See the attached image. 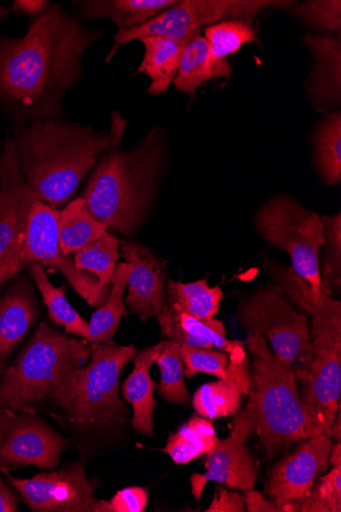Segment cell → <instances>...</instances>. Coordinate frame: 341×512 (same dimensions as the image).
Listing matches in <instances>:
<instances>
[{
	"label": "cell",
	"mask_w": 341,
	"mask_h": 512,
	"mask_svg": "<svg viewBox=\"0 0 341 512\" xmlns=\"http://www.w3.org/2000/svg\"><path fill=\"white\" fill-rule=\"evenodd\" d=\"M69 441L34 412L0 410V470H56Z\"/></svg>",
	"instance_id": "obj_13"
},
{
	"label": "cell",
	"mask_w": 341,
	"mask_h": 512,
	"mask_svg": "<svg viewBox=\"0 0 341 512\" xmlns=\"http://www.w3.org/2000/svg\"><path fill=\"white\" fill-rule=\"evenodd\" d=\"M245 495L217 488L215 497L206 512H245Z\"/></svg>",
	"instance_id": "obj_41"
},
{
	"label": "cell",
	"mask_w": 341,
	"mask_h": 512,
	"mask_svg": "<svg viewBox=\"0 0 341 512\" xmlns=\"http://www.w3.org/2000/svg\"><path fill=\"white\" fill-rule=\"evenodd\" d=\"M139 41L144 46V56L138 73L150 77V95L161 96L168 91L179 72L186 45L156 36L143 37Z\"/></svg>",
	"instance_id": "obj_25"
},
{
	"label": "cell",
	"mask_w": 341,
	"mask_h": 512,
	"mask_svg": "<svg viewBox=\"0 0 341 512\" xmlns=\"http://www.w3.org/2000/svg\"><path fill=\"white\" fill-rule=\"evenodd\" d=\"M227 380L202 386L193 396L194 409L209 421L234 415L242 402V395L250 392V359L248 356L229 358Z\"/></svg>",
	"instance_id": "obj_19"
},
{
	"label": "cell",
	"mask_w": 341,
	"mask_h": 512,
	"mask_svg": "<svg viewBox=\"0 0 341 512\" xmlns=\"http://www.w3.org/2000/svg\"><path fill=\"white\" fill-rule=\"evenodd\" d=\"M120 255L132 266L125 305L142 322L158 316L167 299L163 264L150 248L134 241H121Z\"/></svg>",
	"instance_id": "obj_17"
},
{
	"label": "cell",
	"mask_w": 341,
	"mask_h": 512,
	"mask_svg": "<svg viewBox=\"0 0 341 512\" xmlns=\"http://www.w3.org/2000/svg\"><path fill=\"white\" fill-rule=\"evenodd\" d=\"M255 422L254 409L248 403L234 418L230 436L219 439L207 453V473L191 477L192 494L196 499H201L209 482L224 484L234 490L254 489L258 478V461L247 441L254 431Z\"/></svg>",
	"instance_id": "obj_15"
},
{
	"label": "cell",
	"mask_w": 341,
	"mask_h": 512,
	"mask_svg": "<svg viewBox=\"0 0 341 512\" xmlns=\"http://www.w3.org/2000/svg\"><path fill=\"white\" fill-rule=\"evenodd\" d=\"M314 488L331 508V512L341 511V467L333 468Z\"/></svg>",
	"instance_id": "obj_40"
},
{
	"label": "cell",
	"mask_w": 341,
	"mask_h": 512,
	"mask_svg": "<svg viewBox=\"0 0 341 512\" xmlns=\"http://www.w3.org/2000/svg\"><path fill=\"white\" fill-rule=\"evenodd\" d=\"M274 0H180L148 22L117 32L105 62L111 63L122 46L143 37L156 36L187 44L209 26L228 20L253 22L264 10L281 8Z\"/></svg>",
	"instance_id": "obj_9"
},
{
	"label": "cell",
	"mask_w": 341,
	"mask_h": 512,
	"mask_svg": "<svg viewBox=\"0 0 341 512\" xmlns=\"http://www.w3.org/2000/svg\"><path fill=\"white\" fill-rule=\"evenodd\" d=\"M223 298V291L219 287H209L207 278L189 284L170 279L167 283L165 307L200 320H208L218 313Z\"/></svg>",
	"instance_id": "obj_27"
},
{
	"label": "cell",
	"mask_w": 341,
	"mask_h": 512,
	"mask_svg": "<svg viewBox=\"0 0 341 512\" xmlns=\"http://www.w3.org/2000/svg\"><path fill=\"white\" fill-rule=\"evenodd\" d=\"M127 121L112 115L111 141L89 173L80 198L108 231L133 237L158 199L167 161L165 133L154 128L129 151L121 148Z\"/></svg>",
	"instance_id": "obj_2"
},
{
	"label": "cell",
	"mask_w": 341,
	"mask_h": 512,
	"mask_svg": "<svg viewBox=\"0 0 341 512\" xmlns=\"http://www.w3.org/2000/svg\"><path fill=\"white\" fill-rule=\"evenodd\" d=\"M180 352L184 362V376L186 378L191 379L198 374H207L220 380H227L229 364L227 353L185 345H180Z\"/></svg>",
	"instance_id": "obj_37"
},
{
	"label": "cell",
	"mask_w": 341,
	"mask_h": 512,
	"mask_svg": "<svg viewBox=\"0 0 341 512\" xmlns=\"http://www.w3.org/2000/svg\"><path fill=\"white\" fill-rule=\"evenodd\" d=\"M36 197L26 184L12 134L0 155V290L22 271L21 253Z\"/></svg>",
	"instance_id": "obj_12"
},
{
	"label": "cell",
	"mask_w": 341,
	"mask_h": 512,
	"mask_svg": "<svg viewBox=\"0 0 341 512\" xmlns=\"http://www.w3.org/2000/svg\"><path fill=\"white\" fill-rule=\"evenodd\" d=\"M304 42L314 58L308 90L319 108H330L341 101L340 36L307 35Z\"/></svg>",
	"instance_id": "obj_20"
},
{
	"label": "cell",
	"mask_w": 341,
	"mask_h": 512,
	"mask_svg": "<svg viewBox=\"0 0 341 512\" xmlns=\"http://www.w3.org/2000/svg\"><path fill=\"white\" fill-rule=\"evenodd\" d=\"M332 438L326 434L299 442L270 470L265 493L277 502L299 501L307 496L316 480L329 468Z\"/></svg>",
	"instance_id": "obj_16"
},
{
	"label": "cell",
	"mask_w": 341,
	"mask_h": 512,
	"mask_svg": "<svg viewBox=\"0 0 341 512\" xmlns=\"http://www.w3.org/2000/svg\"><path fill=\"white\" fill-rule=\"evenodd\" d=\"M39 307L33 283L23 275L0 297V377L33 328Z\"/></svg>",
	"instance_id": "obj_18"
},
{
	"label": "cell",
	"mask_w": 341,
	"mask_h": 512,
	"mask_svg": "<svg viewBox=\"0 0 341 512\" xmlns=\"http://www.w3.org/2000/svg\"><path fill=\"white\" fill-rule=\"evenodd\" d=\"M329 463L332 464L333 468L341 467V444L340 441H337L335 445H332L330 456H329Z\"/></svg>",
	"instance_id": "obj_44"
},
{
	"label": "cell",
	"mask_w": 341,
	"mask_h": 512,
	"mask_svg": "<svg viewBox=\"0 0 341 512\" xmlns=\"http://www.w3.org/2000/svg\"><path fill=\"white\" fill-rule=\"evenodd\" d=\"M236 317L248 333L267 337L286 366H295L311 340L308 317L291 306L280 287L263 288L242 299Z\"/></svg>",
	"instance_id": "obj_10"
},
{
	"label": "cell",
	"mask_w": 341,
	"mask_h": 512,
	"mask_svg": "<svg viewBox=\"0 0 341 512\" xmlns=\"http://www.w3.org/2000/svg\"><path fill=\"white\" fill-rule=\"evenodd\" d=\"M175 3L176 0H77L72 14L81 23L111 19L118 32H124L148 22Z\"/></svg>",
	"instance_id": "obj_23"
},
{
	"label": "cell",
	"mask_w": 341,
	"mask_h": 512,
	"mask_svg": "<svg viewBox=\"0 0 341 512\" xmlns=\"http://www.w3.org/2000/svg\"><path fill=\"white\" fill-rule=\"evenodd\" d=\"M246 509L249 512H298L300 504L296 500L277 502L267 500L263 494L254 489L245 493Z\"/></svg>",
	"instance_id": "obj_39"
},
{
	"label": "cell",
	"mask_w": 341,
	"mask_h": 512,
	"mask_svg": "<svg viewBox=\"0 0 341 512\" xmlns=\"http://www.w3.org/2000/svg\"><path fill=\"white\" fill-rule=\"evenodd\" d=\"M2 472L34 512H109L108 501L96 498V486L81 461L29 480L15 478L7 470Z\"/></svg>",
	"instance_id": "obj_14"
},
{
	"label": "cell",
	"mask_w": 341,
	"mask_h": 512,
	"mask_svg": "<svg viewBox=\"0 0 341 512\" xmlns=\"http://www.w3.org/2000/svg\"><path fill=\"white\" fill-rule=\"evenodd\" d=\"M162 347L163 341L138 351L134 358L133 371L122 388L124 399L133 408V430L148 437L154 436V412L157 407L154 397L157 384L151 378V368Z\"/></svg>",
	"instance_id": "obj_21"
},
{
	"label": "cell",
	"mask_w": 341,
	"mask_h": 512,
	"mask_svg": "<svg viewBox=\"0 0 341 512\" xmlns=\"http://www.w3.org/2000/svg\"><path fill=\"white\" fill-rule=\"evenodd\" d=\"M102 35L60 4L33 19L23 37L0 35V108L12 127L66 118L65 99L84 79V56Z\"/></svg>",
	"instance_id": "obj_1"
},
{
	"label": "cell",
	"mask_w": 341,
	"mask_h": 512,
	"mask_svg": "<svg viewBox=\"0 0 341 512\" xmlns=\"http://www.w3.org/2000/svg\"><path fill=\"white\" fill-rule=\"evenodd\" d=\"M132 266L118 264L112 282V290L106 304L95 311L89 324L90 343L100 344L111 341L119 329L123 316L127 315L123 301Z\"/></svg>",
	"instance_id": "obj_29"
},
{
	"label": "cell",
	"mask_w": 341,
	"mask_h": 512,
	"mask_svg": "<svg viewBox=\"0 0 341 512\" xmlns=\"http://www.w3.org/2000/svg\"><path fill=\"white\" fill-rule=\"evenodd\" d=\"M121 240L107 231L101 238L74 253L76 267L100 279L101 285H112L120 255Z\"/></svg>",
	"instance_id": "obj_32"
},
{
	"label": "cell",
	"mask_w": 341,
	"mask_h": 512,
	"mask_svg": "<svg viewBox=\"0 0 341 512\" xmlns=\"http://www.w3.org/2000/svg\"><path fill=\"white\" fill-rule=\"evenodd\" d=\"M58 225L60 246L68 256L101 238L108 231L103 223L90 215L80 197L60 210Z\"/></svg>",
	"instance_id": "obj_28"
},
{
	"label": "cell",
	"mask_w": 341,
	"mask_h": 512,
	"mask_svg": "<svg viewBox=\"0 0 341 512\" xmlns=\"http://www.w3.org/2000/svg\"><path fill=\"white\" fill-rule=\"evenodd\" d=\"M325 234V253L320 270L322 285L333 294L341 286V214L322 217Z\"/></svg>",
	"instance_id": "obj_36"
},
{
	"label": "cell",
	"mask_w": 341,
	"mask_h": 512,
	"mask_svg": "<svg viewBox=\"0 0 341 512\" xmlns=\"http://www.w3.org/2000/svg\"><path fill=\"white\" fill-rule=\"evenodd\" d=\"M12 9L0 5V20L6 19L11 14Z\"/></svg>",
	"instance_id": "obj_46"
},
{
	"label": "cell",
	"mask_w": 341,
	"mask_h": 512,
	"mask_svg": "<svg viewBox=\"0 0 341 512\" xmlns=\"http://www.w3.org/2000/svg\"><path fill=\"white\" fill-rule=\"evenodd\" d=\"M52 7L48 0H14L13 10L16 14L33 17L34 19L46 13Z\"/></svg>",
	"instance_id": "obj_42"
},
{
	"label": "cell",
	"mask_w": 341,
	"mask_h": 512,
	"mask_svg": "<svg viewBox=\"0 0 341 512\" xmlns=\"http://www.w3.org/2000/svg\"><path fill=\"white\" fill-rule=\"evenodd\" d=\"M280 9L300 18L305 24L326 32H338L341 28L340 0H312L299 4L284 2Z\"/></svg>",
	"instance_id": "obj_35"
},
{
	"label": "cell",
	"mask_w": 341,
	"mask_h": 512,
	"mask_svg": "<svg viewBox=\"0 0 341 512\" xmlns=\"http://www.w3.org/2000/svg\"><path fill=\"white\" fill-rule=\"evenodd\" d=\"M13 132L26 184L39 201L58 210L73 200L111 141L110 131L66 118H36Z\"/></svg>",
	"instance_id": "obj_3"
},
{
	"label": "cell",
	"mask_w": 341,
	"mask_h": 512,
	"mask_svg": "<svg viewBox=\"0 0 341 512\" xmlns=\"http://www.w3.org/2000/svg\"><path fill=\"white\" fill-rule=\"evenodd\" d=\"M133 346L113 340L91 343V356L51 401L67 420L80 427L122 423L127 409L119 396V377L137 355Z\"/></svg>",
	"instance_id": "obj_6"
},
{
	"label": "cell",
	"mask_w": 341,
	"mask_h": 512,
	"mask_svg": "<svg viewBox=\"0 0 341 512\" xmlns=\"http://www.w3.org/2000/svg\"><path fill=\"white\" fill-rule=\"evenodd\" d=\"M252 355L250 400L254 431L270 459L303 440L325 434L307 413L297 388L295 366H286L272 353L265 337L248 333Z\"/></svg>",
	"instance_id": "obj_4"
},
{
	"label": "cell",
	"mask_w": 341,
	"mask_h": 512,
	"mask_svg": "<svg viewBox=\"0 0 341 512\" xmlns=\"http://www.w3.org/2000/svg\"><path fill=\"white\" fill-rule=\"evenodd\" d=\"M155 363L161 371L159 394L169 403L187 405L189 394L183 380L184 362L180 344L172 340H164Z\"/></svg>",
	"instance_id": "obj_34"
},
{
	"label": "cell",
	"mask_w": 341,
	"mask_h": 512,
	"mask_svg": "<svg viewBox=\"0 0 341 512\" xmlns=\"http://www.w3.org/2000/svg\"><path fill=\"white\" fill-rule=\"evenodd\" d=\"M310 336L295 364L296 378L307 413L331 437L341 392V319L313 318Z\"/></svg>",
	"instance_id": "obj_8"
},
{
	"label": "cell",
	"mask_w": 341,
	"mask_h": 512,
	"mask_svg": "<svg viewBox=\"0 0 341 512\" xmlns=\"http://www.w3.org/2000/svg\"><path fill=\"white\" fill-rule=\"evenodd\" d=\"M230 76L229 61H214L207 40L200 35L186 44L173 84L193 101L197 98V90L207 81L220 77L229 79Z\"/></svg>",
	"instance_id": "obj_24"
},
{
	"label": "cell",
	"mask_w": 341,
	"mask_h": 512,
	"mask_svg": "<svg viewBox=\"0 0 341 512\" xmlns=\"http://www.w3.org/2000/svg\"><path fill=\"white\" fill-rule=\"evenodd\" d=\"M255 225L270 247L288 254L292 271L319 296L322 286L319 254L325 245L322 218L295 199L277 196L261 207Z\"/></svg>",
	"instance_id": "obj_7"
},
{
	"label": "cell",
	"mask_w": 341,
	"mask_h": 512,
	"mask_svg": "<svg viewBox=\"0 0 341 512\" xmlns=\"http://www.w3.org/2000/svg\"><path fill=\"white\" fill-rule=\"evenodd\" d=\"M19 503L13 490L0 478V512H16Z\"/></svg>",
	"instance_id": "obj_43"
},
{
	"label": "cell",
	"mask_w": 341,
	"mask_h": 512,
	"mask_svg": "<svg viewBox=\"0 0 341 512\" xmlns=\"http://www.w3.org/2000/svg\"><path fill=\"white\" fill-rule=\"evenodd\" d=\"M29 272L34 284L39 290L43 302L53 322L66 330L67 334L88 341L89 324L72 307L66 298V286L55 287L48 278L44 267L34 263L29 266Z\"/></svg>",
	"instance_id": "obj_26"
},
{
	"label": "cell",
	"mask_w": 341,
	"mask_h": 512,
	"mask_svg": "<svg viewBox=\"0 0 341 512\" xmlns=\"http://www.w3.org/2000/svg\"><path fill=\"white\" fill-rule=\"evenodd\" d=\"M163 336L180 345L222 351L230 355L243 342L228 341L222 321L215 318L200 320L165 307L157 316Z\"/></svg>",
	"instance_id": "obj_22"
},
{
	"label": "cell",
	"mask_w": 341,
	"mask_h": 512,
	"mask_svg": "<svg viewBox=\"0 0 341 512\" xmlns=\"http://www.w3.org/2000/svg\"><path fill=\"white\" fill-rule=\"evenodd\" d=\"M60 210L35 199L28 218L22 270L34 263L59 271L68 283L91 307H103L111 294L112 285L102 286L100 279L76 267L74 258L64 254L59 237Z\"/></svg>",
	"instance_id": "obj_11"
},
{
	"label": "cell",
	"mask_w": 341,
	"mask_h": 512,
	"mask_svg": "<svg viewBox=\"0 0 341 512\" xmlns=\"http://www.w3.org/2000/svg\"><path fill=\"white\" fill-rule=\"evenodd\" d=\"M148 490L129 487L119 491L108 501L109 512H142L148 506Z\"/></svg>",
	"instance_id": "obj_38"
},
{
	"label": "cell",
	"mask_w": 341,
	"mask_h": 512,
	"mask_svg": "<svg viewBox=\"0 0 341 512\" xmlns=\"http://www.w3.org/2000/svg\"><path fill=\"white\" fill-rule=\"evenodd\" d=\"M218 440L215 428L207 418L193 416L177 433L170 435L162 451L175 463L186 464L207 454Z\"/></svg>",
	"instance_id": "obj_30"
},
{
	"label": "cell",
	"mask_w": 341,
	"mask_h": 512,
	"mask_svg": "<svg viewBox=\"0 0 341 512\" xmlns=\"http://www.w3.org/2000/svg\"><path fill=\"white\" fill-rule=\"evenodd\" d=\"M337 417H335L334 423L331 427V438H334L337 441L341 439V413H340V405L337 410Z\"/></svg>",
	"instance_id": "obj_45"
},
{
	"label": "cell",
	"mask_w": 341,
	"mask_h": 512,
	"mask_svg": "<svg viewBox=\"0 0 341 512\" xmlns=\"http://www.w3.org/2000/svg\"><path fill=\"white\" fill-rule=\"evenodd\" d=\"M315 164L328 185L341 181V115H327L318 126L315 136Z\"/></svg>",
	"instance_id": "obj_31"
},
{
	"label": "cell",
	"mask_w": 341,
	"mask_h": 512,
	"mask_svg": "<svg viewBox=\"0 0 341 512\" xmlns=\"http://www.w3.org/2000/svg\"><path fill=\"white\" fill-rule=\"evenodd\" d=\"M90 356L89 341L70 337L42 321L0 377V410L35 412L41 403H51Z\"/></svg>",
	"instance_id": "obj_5"
},
{
	"label": "cell",
	"mask_w": 341,
	"mask_h": 512,
	"mask_svg": "<svg viewBox=\"0 0 341 512\" xmlns=\"http://www.w3.org/2000/svg\"><path fill=\"white\" fill-rule=\"evenodd\" d=\"M210 54L214 61H227V57L237 53L243 45L261 41L253 22L228 20L216 23L204 30Z\"/></svg>",
	"instance_id": "obj_33"
}]
</instances>
